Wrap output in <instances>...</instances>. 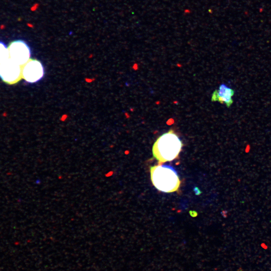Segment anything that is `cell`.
<instances>
[{
  "instance_id": "4",
  "label": "cell",
  "mask_w": 271,
  "mask_h": 271,
  "mask_svg": "<svg viewBox=\"0 0 271 271\" xmlns=\"http://www.w3.org/2000/svg\"><path fill=\"white\" fill-rule=\"evenodd\" d=\"M8 49L10 58L21 66H23L30 59V48L22 40L13 41L9 45Z\"/></svg>"
},
{
  "instance_id": "2",
  "label": "cell",
  "mask_w": 271,
  "mask_h": 271,
  "mask_svg": "<svg viewBox=\"0 0 271 271\" xmlns=\"http://www.w3.org/2000/svg\"><path fill=\"white\" fill-rule=\"evenodd\" d=\"M150 173L153 184L160 191L172 193L178 190L181 182L172 167L159 164L151 167Z\"/></svg>"
},
{
  "instance_id": "1",
  "label": "cell",
  "mask_w": 271,
  "mask_h": 271,
  "mask_svg": "<svg viewBox=\"0 0 271 271\" xmlns=\"http://www.w3.org/2000/svg\"><path fill=\"white\" fill-rule=\"evenodd\" d=\"M183 144L178 136L172 129L160 136L154 144L153 156L160 164L172 161L178 158L182 151Z\"/></svg>"
},
{
  "instance_id": "6",
  "label": "cell",
  "mask_w": 271,
  "mask_h": 271,
  "mask_svg": "<svg viewBox=\"0 0 271 271\" xmlns=\"http://www.w3.org/2000/svg\"><path fill=\"white\" fill-rule=\"evenodd\" d=\"M235 91L231 88L222 84L219 89L215 90L212 94V101H218L221 104H225L227 108H229L233 104L232 97L234 96Z\"/></svg>"
},
{
  "instance_id": "7",
  "label": "cell",
  "mask_w": 271,
  "mask_h": 271,
  "mask_svg": "<svg viewBox=\"0 0 271 271\" xmlns=\"http://www.w3.org/2000/svg\"><path fill=\"white\" fill-rule=\"evenodd\" d=\"M10 58L8 47L3 42L0 41V64Z\"/></svg>"
},
{
  "instance_id": "3",
  "label": "cell",
  "mask_w": 271,
  "mask_h": 271,
  "mask_svg": "<svg viewBox=\"0 0 271 271\" xmlns=\"http://www.w3.org/2000/svg\"><path fill=\"white\" fill-rule=\"evenodd\" d=\"M22 66L9 58L0 64V78L5 83L14 84L22 80Z\"/></svg>"
},
{
  "instance_id": "5",
  "label": "cell",
  "mask_w": 271,
  "mask_h": 271,
  "mask_svg": "<svg viewBox=\"0 0 271 271\" xmlns=\"http://www.w3.org/2000/svg\"><path fill=\"white\" fill-rule=\"evenodd\" d=\"M44 68L41 62L36 59H30L22 66V78L30 83H36L44 75Z\"/></svg>"
}]
</instances>
